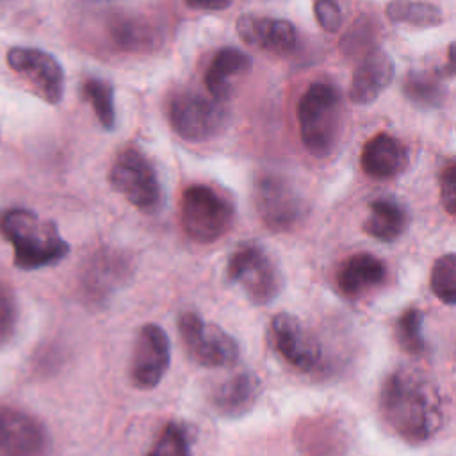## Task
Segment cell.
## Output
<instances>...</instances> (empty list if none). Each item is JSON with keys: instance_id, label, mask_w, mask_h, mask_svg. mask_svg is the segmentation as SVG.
Masks as SVG:
<instances>
[{"instance_id": "1", "label": "cell", "mask_w": 456, "mask_h": 456, "mask_svg": "<svg viewBox=\"0 0 456 456\" xmlns=\"http://www.w3.org/2000/svg\"><path fill=\"white\" fill-rule=\"evenodd\" d=\"M378 404L385 424L408 444L429 440L445 417L435 383L411 369H397L387 376Z\"/></svg>"}, {"instance_id": "2", "label": "cell", "mask_w": 456, "mask_h": 456, "mask_svg": "<svg viewBox=\"0 0 456 456\" xmlns=\"http://www.w3.org/2000/svg\"><path fill=\"white\" fill-rule=\"evenodd\" d=\"M0 233L12 246L14 265L23 271L53 265L69 251L55 223L41 221L27 208L7 210L0 217Z\"/></svg>"}, {"instance_id": "3", "label": "cell", "mask_w": 456, "mask_h": 456, "mask_svg": "<svg viewBox=\"0 0 456 456\" xmlns=\"http://www.w3.org/2000/svg\"><path fill=\"white\" fill-rule=\"evenodd\" d=\"M299 135L306 151L317 159L333 153L342 128V100L335 86L314 82L297 103Z\"/></svg>"}, {"instance_id": "4", "label": "cell", "mask_w": 456, "mask_h": 456, "mask_svg": "<svg viewBox=\"0 0 456 456\" xmlns=\"http://www.w3.org/2000/svg\"><path fill=\"white\" fill-rule=\"evenodd\" d=\"M235 219L233 203L210 185H189L180 198V223L189 239L210 244L226 235Z\"/></svg>"}, {"instance_id": "5", "label": "cell", "mask_w": 456, "mask_h": 456, "mask_svg": "<svg viewBox=\"0 0 456 456\" xmlns=\"http://www.w3.org/2000/svg\"><path fill=\"white\" fill-rule=\"evenodd\" d=\"M226 280L239 285L256 306L273 303L283 289L280 265L262 244L253 240L239 244L228 256Z\"/></svg>"}, {"instance_id": "6", "label": "cell", "mask_w": 456, "mask_h": 456, "mask_svg": "<svg viewBox=\"0 0 456 456\" xmlns=\"http://www.w3.org/2000/svg\"><path fill=\"white\" fill-rule=\"evenodd\" d=\"M109 182L116 192L144 214L155 212L162 203L157 171L135 148H125L118 153L109 171Z\"/></svg>"}, {"instance_id": "7", "label": "cell", "mask_w": 456, "mask_h": 456, "mask_svg": "<svg viewBox=\"0 0 456 456\" xmlns=\"http://www.w3.org/2000/svg\"><path fill=\"white\" fill-rule=\"evenodd\" d=\"M180 340L187 354L203 367H226L239 358V342L200 314L183 310L176 321Z\"/></svg>"}, {"instance_id": "8", "label": "cell", "mask_w": 456, "mask_h": 456, "mask_svg": "<svg viewBox=\"0 0 456 456\" xmlns=\"http://www.w3.org/2000/svg\"><path fill=\"white\" fill-rule=\"evenodd\" d=\"M171 128L185 141H207L217 135L226 123V109L214 98L185 91L169 102Z\"/></svg>"}, {"instance_id": "9", "label": "cell", "mask_w": 456, "mask_h": 456, "mask_svg": "<svg viewBox=\"0 0 456 456\" xmlns=\"http://www.w3.org/2000/svg\"><path fill=\"white\" fill-rule=\"evenodd\" d=\"M255 207L262 223L274 232H290L306 216V203L299 191L276 175L258 178L255 183Z\"/></svg>"}, {"instance_id": "10", "label": "cell", "mask_w": 456, "mask_h": 456, "mask_svg": "<svg viewBox=\"0 0 456 456\" xmlns=\"http://www.w3.org/2000/svg\"><path fill=\"white\" fill-rule=\"evenodd\" d=\"M9 68L20 75L32 91L46 103L57 105L64 94V69L48 52L32 46H12L7 50Z\"/></svg>"}, {"instance_id": "11", "label": "cell", "mask_w": 456, "mask_h": 456, "mask_svg": "<svg viewBox=\"0 0 456 456\" xmlns=\"http://www.w3.org/2000/svg\"><path fill=\"white\" fill-rule=\"evenodd\" d=\"M171 363L169 338L166 331L148 322L144 324L134 340V351L130 358V379L139 390L155 388L166 376Z\"/></svg>"}, {"instance_id": "12", "label": "cell", "mask_w": 456, "mask_h": 456, "mask_svg": "<svg viewBox=\"0 0 456 456\" xmlns=\"http://www.w3.org/2000/svg\"><path fill=\"white\" fill-rule=\"evenodd\" d=\"M269 340L280 358L299 372H314L321 365V346L303 331L297 317L290 314L281 312L271 319Z\"/></svg>"}, {"instance_id": "13", "label": "cell", "mask_w": 456, "mask_h": 456, "mask_svg": "<svg viewBox=\"0 0 456 456\" xmlns=\"http://www.w3.org/2000/svg\"><path fill=\"white\" fill-rule=\"evenodd\" d=\"M130 276V260L114 249H98L80 273V290L87 303L100 305Z\"/></svg>"}, {"instance_id": "14", "label": "cell", "mask_w": 456, "mask_h": 456, "mask_svg": "<svg viewBox=\"0 0 456 456\" xmlns=\"http://www.w3.org/2000/svg\"><path fill=\"white\" fill-rule=\"evenodd\" d=\"M48 445V431L36 417L0 408V456H45Z\"/></svg>"}, {"instance_id": "15", "label": "cell", "mask_w": 456, "mask_h": 456, "mask_svg": "<svg viewBox=\"0 0 456 456\" xmlns=\"http://www.w3.org/2000/svg\"><path fill=\"white\" fill-rule=\"evenodd\" d=\"M387 280V265L372 253H353L344 258L335 273V283L342 296L356 299L381 287Z\"/></svg>"}, {"instance_id": "16", "label": "cell", "mask_w": 456, "mask_h": 456, "mask_svg": "<svg viewBox=\"0 0 456 456\" xmlns=\"http://www.w3.org/2000/svg\"><path fill=\"white\" fill-rule=\"evenodd\" d=\"M237 34L251 46H258L274 55H287L296 48L297 34L290 21L242 14L237 20Z\"/></svg>"}, {"instance_id": "17", "label": "cell", "mask_w": 456, "mask_h": 456, "mask_svg": "<svg viewBox=\"0 0 456 456\" xmlns=\"http://www.w3.org/2000/svg\"><path fill=\"white\" fill-rule=\"evenodd\" d=\"M394 61L383 50H370L356 66L349 87V100L358 105L374 102L392 82Z\"/></svg>"}, {"instance_id": "18", "label": "cell", "mask_w": 456, "mask_h": 456, "mask_svg": "<svg viewBox=\"0 0 456 456\" xmlns=\"http://www.w3.org/2000/svg\"><path fill=\"white\" fill-rule=\"evenodd\" d=\"M410 162L406 146L390 134H376L370 137L360 157V164L365 175L378 180H387L401 175Z\"/></svg>"}, {"instance_id": "19", "label": "cell", "mask_w": 456, "mask_h": 456, "mask_svg": "<svg viewBox=\"0 0 456 456\" xmlns=\"http://www.w3.org/2000/svg\"><path fill=\"white\" fill-rule=\"evenodd\" d=\"M294 442L305 456H338L346 447V431L335 419L314 417L297 422Z\"/></svg>"}, {"instance_id": "20", "label": "cell", "mask_w": 456, "mask_h": 456, "mask_svg": "<svg viewBox=\"0 0 456 456\" xmlns=\"http://www.w3.org/2000/svg\"><path fill=\"white\" fill-rule=\"evenodd\" d=\"M258 395L260 379L251 372H239L214 390L212 406L223 417L239 419L253 410Z\"/></svg>"}, {"instance_id": "21", "label": "cell", "mask_w": 456, "mask_h": 456, "mask_svg": "<svg viewBox=\"0 0 456 456\" xmlns=\"http://www.w3.org/2000/svg\"><path fill=\"white\" fill-rule=\"evenodd\" d=\"M253 61L248 53L239 48L226 46L221 48L210 61V66L205 73V86L210 96L217 102H224L232 96L233 86L232 80L246 71H249Z\"/></svg>"}, {"instance_id": "22", "label": "cell", "mask_w": 456, "mask_h": 456, "mask_svg": "<svg viewBox=\"0 0 456 456\" xmlns=\"http://www.w3.org/2000/svg\"><path fill=\"white\" fill-rule=\"evenodd\" d=\"M408 223V210L397 200L378 198L369 205V216L362 228L381 242H394L406 232Z\"/></svg>"}, {"instance_id": "23", "label": "cell", "mask_w": 456, "mask_h": 456, "mask_svg": "<svg viewBox=\"0 0 456 456\" xmlns=\"http://www.w3.org/2000/svg\"><path fill=\"white\" fill-rule=\"evenodd\" d=\"M112 39L116 46L125 52H151L160 45L159 30L148 23L146 20L139 18H121L114 21L110 27Z\"/></svg>"}, {"instance_id": "24", "label": "cell", "mask_w": 456, "mask_h": 456, "mask_svg": "<svg viewBox=\"0 0 456 456\" xmlns=\"http://www.w3.org/2000/svg\"><path fill=\"white\" fill-rule=\"evenodd\" d=\"M403 89L406 98L420 109L440 107L447 94L440 73L422 69H411L404 78Z\"/></svg>"}, {"instance_id": "25", "label": "cell", "mask_w": 456, "mask_h": 456, "mask_svg": "<svg viewBox=\"0 0 456 456\" xmlns=\"http://www.w3.org/2000/svg\"><path fill=\"white\" fill-rule=\"evenodd\" d=\"M394 23H408L415 27H436L442 23V11L420 0H390L385 9Z\"/></svg>"}, {"instance_id": "26", "label": "cell", "mask_w": 456, "mask_h": 456, "mask_svg": "<svg viewBox=\"0 0 456 456\" xmlns=\"http://www.w3.org/2000/svg\"><path fill=\"white\" fill-rule=\"evenodd\" d=\"M424 312L417 306H410L404 310L397 321H395V340L401 346L403 351L408 354H420L426 349V340H424Z\"/></svg>"}, {"instance_id": "27", "label": "cell", "mask_w": 456, "mask_h": 456, "mask_svg": "<svg viewBox=\"0 0 456 456\" xmlns=\"http://www.w3.org/2000/svg\"><path fill=\"white\" fill-rule=\"evenodd\" d=\"M82 94L91 103L100 125L105 130H110L116 123L112 86L102 78H87L82 84Z\"/></svg>"}, {"instance_id": "28", "label": "cell", "mask_w": 456, "mask_h": 456, "mask_svg": "<svg viewBox=\"0 0 456 456\" xmlns=\"http://www.w3.org/2000/svg\"><path fill=\"white\" fill-rule=\"evenodd\" d=\"M433 294L445 303L447 306H454L456 303V256L454 253H445L436 258L431 269L429 280Z\"/></svg>"}, {"instance_id": "29", "label": "cell", "mask_w": 456, "mask_h": 456, "mask_svg": "<svg viewBox=\"0 0 456 456\" xmlns=\"http://www.w3.org/2000/svg\"><path fill=\"white\" fill-rule=\"evenodd\" d=\"M146 456H191V440L185 426L169 420Z\"/></svg>"}, {"instance_id": "30", "label": "cell", "mask_w": 456, "mask_h": 456, "mask_svg": "<svg viewBox=\"0 0 456 456\" xmlns=\"http://www.w3.org/2000/svg\"><path fill=\"white\" fill-rule=\"evenodd\" d=\"M18 324V305L12 289L0 280V346L14 335Z\"/></svg>"}, {"instance_id": "31", "label": "cell", "mask_w": 456, "mask_h": 456, "mask_svg": "<svg viewBox=\"0 0 456 456\" xmlns=\"http://www.w3.org/2000/svg\"><path fill=\"white\" fill-rule=\"evenodd\" d=\"M314 11L317 23L326 32H337L342 25V11L335 0H315Z\"/></svg>"}, {"instance_id": "32", "label": "cell", "mask_w": 456, "mask_h": 456, "mask_svg": "<svg viewBox=\"0 0 456 456\" xmlns=\"http://www.w3.org/2000/svg\"><path fill=\"white\" fill-rule=\"evenodd\" d=\"M440 198L445 212L454 216L456 212V166L449 162L440 175Z\"/></svg>"}, {"instance_id": "33", "label": "cell", "mask_w": 456, "mask_h": 456, "mask_svg": "<svg viewBox=\"0 0 456 456\" xmlns=\"http://www.w3.org/2000/svg\"><path fill=\"white\" fill-rule=\"evenodd\" d=\"M185 4L200 11H223L230 5V0H185Z\"/></svg>"}]
</instances>
